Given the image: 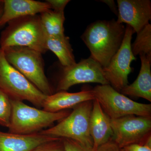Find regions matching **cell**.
<instances>
[{
	"instance_id": "obj_4",
	"label": "cell",
	"mask_w": 151,
	"mask_h": 151,
	"mask_svg": "<svg viewBox=\"0 0 151 151\" xmlns=\"http://www.w3.org/2000/svg\"><path fill=\"white\" fill-rule=\"evenodd\" d=\"M92 105L93 100L80 103L58 124L39 133L53 137L71 139L93 150V142L89 129Z\"/></svg>"
},
{
	"instance_id": "obj_11",
	"label": "cell",
	"mask_w": 151,
	"mask_h": 151,
	"mask_svg": "<svg viewBox=\"0 0 151 151\" xmlns=\"http://www.w3.org/2000/svg\"><path fill=\"white\" fill-rule=\"evenodd\" d=\"M117 3L118 22L129 26L137 33L149 24L151 19L150 0H118Z\"/></svg>"
},
{
	"instance_id": "obj_14",
	"label": "cell",
	"mask_w": 151,
	"mask_h": 151,
	"mask_svg": "<svg viewBox=\"0 0 151 151\" xmlns=\"http://www.w3.org/2000/svg\"><path fill=\"white\" fill-rule=\"evenodd\" d=\"M94 99L92 89H85L74 93L60 91L46 96L42 108L45 111L55 113L73 109L80 103Z\"/></svg>"
},
{
	"instance_id": "obj_23",
	"label": "cell",
	"mask_w": 151,
	"mask_h": 151,
	"mask_svg": "<svg viewBox=\"0 0 151 151\" xmlns=\"http://www.w3.org/2000/svg\"><path fill=\"white\" fill-rule=\"evenodd\" d=\"M121 151H151V137L144 144H134L121 148Z\"/></svg>"
},
{
	"instance_id": "obj_25",
	"label": "cell",
	"mask_w": 151,
	"mask_h": 151,
	"mask_svg": "<svg viewBox=\"0 0 151 151\" xmlns=\"http://www.w3.org/2000/svg\"><path fill=\"white\" fill-rule=\"evenodd\" d=\"M94 151H121V148L113 139L100 146Z\"/></svg>"
},
{
	"instance_id": "obj_18",
	"label": "cell",
	"mask_w": 151,
	"mask_h": 151,
	"mask_svg": "<svg viewBox=\"0 0 151 151\" xmlns=\"http://www.w3.org/2000/svg\"><path fill=\"white\" fill-rule=\"evenodd\" d=\"M40 17L45 36L62 37L65 35L63 27L65 20L64 12H55L50 9L41 13Z\"/></svg>"
},
{
	"instance_id": "obj_1",
	"label": "cell",
	"mask_w": 151,
	"mask_h": 151,
	"mask_svg": "<svg viewBox=\"0 0 151 151\" xmlns=\"http://www.w3.org/2000/svg\"><path fill=\"white\" fill-rule=\"evenodd\" d=\"M125 31L123 24L115 19L99 20L87 27L81 38L91 52L90 57L104 68L120 48Z\"/></svg>"
},
{
	"instance_id": "obj_27",
	"label": "cell",
	"mask_w": 151,
	"mask_h": 151,
	"mask_svg": "<svg viewBox=\"0 0 151 151\" xmlns=\"http://www.w3.org/2000/svg\"><path fill=\"white\" fill-rule=\"evenodd\" d=\"M3 10V1L0 0V17L2 14Z\"/></svg>"
},
{
	"instance_id": "obj_3",
	"label": "cell",
	"mask_w": 151,
	"mask_h": 151,
	"mask_svg": "<svg viewBox=\"0 0 151 151\" xmlns=\"http://www.w3.org/2000/svg\"><path fill=\"white\" fill-rule=\"evenodd\" d=\"M12 115L9 132L20 134L39 133L55 122H60L68 116L71 111L64 110L50 112L30 107L21 100L11 99Z\"/></svg>"
},
{
	"instance_id": "obj_7",
	"label": "cell",
	"mask_w": 151,
	"mask_h": 151,
	"mask_svg": "<svg viewBox=\"0 0 151 151\" xmlns=\"http://www.w3.org/2000/svg\"><path fill=\"white\" fill-rule=\"evenodd\" d=\"M95 99L111 119L129 115L151 116V104L137 103L116 91L110 84L97 85L92 89Z\"/></svg>"
},
{
	"instance_id": "obj_15",
	"label": "cell",
	"mask_w": 151,
	"mask_h": 151,
	"mask_svg": "<svg viewBox=\"0 0 151 151\" xmlns=\"http://www.w3.org/2000/svg\"><path fill=\"white\" fill-rule=\"evenodd\" d=\"M89 129L93 142V151L113 139L111 119L103 111L100 103L96 99L93 100Z\"/></svg>"
},
{
	"instance_id": "obj_12",
	"label": "cell",
	"mask_w": 151,
	"mask_h": 151,
	"mask_svg": "<svg viewBox=\"0 0 151 151\" xmlns=\"http://www.w3.org/2000/svg\"><path fill=\"white\" fill-rule=\"evenodd\" d=\"M51 9L45 2L34 0H4L0 28L9 22L19 18L35 15Z\"/></svg>"
},
{
	"instance_id": "obj_22",
	"label": "cell",
	"mask_w": 151,
	"mask_h": 151,
	"mask_svg": "<svg viewBox=\"0 0 151 151\" xmlns=\"http://www.w3.org/2000/svg\"><path fill=\"white\" fill-rule=\"evenodd\" d=\"M64 144V151H93L92 149L86 148L76 141L63 138Z\"/></svg>"
},
{
	"instance_id": "obj_9",
	"label": "cell",
	"mask_w": 151,
	"mask_h": 151,
	"mask_svg": "<svg viewBox=\"0 0 151 151\" xmlns=\"http://www.w3.org/2000/svg\"><path fill=\"white\" fill-rule=\"evenodd\" d=\"M113 140L120 148L144 144L151 137V116L129 115L111 119Z\"/></svg>"
},
{
	"instance_id": "obj_10",
	"label": "cell",
	"mask_w": 151,
	"mask_h": 151,
	"mask_svg": "<svg viewBox=\"0 0 151 151\" xmlns=\"http://www.w3.org/2000/svg\"><path fill=\"white\" fill-rule=\"evenodd\" d=\"M89 83L109 84L103 74V67L90 57L70 66L62 67L56 90L66 91L76 84Z\"/></svg>"
},
{
	"instance_id": "obj_17",
	"label": "cell",
	"mask_w": 151,
	"mask_h": 151,
	"mask_svg": "<svg viewBox=\"0 0 151 151\" xmlns=\"http://www.w3.org/2000/svg\"><path fill=\"white\" fill-rule=\"evenodd\" d=\"M45 46L47 50H50L56 55L62 67L70 66L76 63L68 37L45 36Z\"/></svg>"
},
{
	"instance_id": "obj_21",
	"label": "cell",
	"mask_w": 151,
	"mask_h": 151,
	"mask_svg": "<svg viewBox=\"0 0 151 151\" xmlns=\"http://www.w3.org/2000/svg\"><path fill=\"white\" fill-rule=\"evenodd\" d=\"M32 151H64V144L62 138L45 143Z\"/></svg>"
},
{
	"instance_id": "obj_13",
	"label": "cell",
	"mask_w": 151,
	"mask_h": 151,
	"mask_svg": "<svg viewBox=\"0 0 151 151\" xmlns=\"http://www.w3.org/2000/svg\"><path fill=\"white\" fill-rule=\"evenodd\" d=\"M57 138L39 133L20 134L0 131V151H32L41 145Z\"/></svg>"
},
{
	"instance_id": "obj_5",
	"label": "cell",
	"mask_w": 151,
	"mask_h": 151,
	"mask_svg": "<svg viewBox=\"0 0 151 151\" xmlns=\"http://www.w3.org/2000/svg\"><path fill=\"white\" fill-rule=\"evenodd\" d=\"M6 60L46 96L53 94L47 78L42 53L23 47H11L2 49Z\"/></svg>"
},
{
	"instance_id": "obj_19",
	"label": "cell",
	"mask_w": 151,
	"mask_h": 151,
	"mask_svg": "<svg viewBox=\"0 0 151 151\" xmlns=\"http://www.w3.org/2000/svg\"><path fill=\"white\" fill-rule=\"evenodd\" d=\"M134 56L145 55L151 58V25L150 23L137 33L134 43L131 45Z\"/></svg>"
},
{
	"instance_id": "obj_8",
	"label": "cell",
	"mask_w": 151,
	"mask_h": 151,
	"mask_svg": "<svg viewBox=\"0 0 151 151\" xmlns=\"http://www.w3.org/2000/svg\"><path fill=\"white\" fill-rule=\"evenodd\" d=\"M134 31L127 25L124 40L120 48L108 66L103 68V73L109 84L116 91H121L129 85L128 76L132 71L131 63L136 58L132 53V40Z\"/></svg>"
},
{
	"instance_id": "obj_2",
	"label": "cell",
	"mask_w": 151,
	"mask_h": 151,
	"mask_svg": "<svg viewBox=\"0 0 151 151\" xmlns=\"http://www.w3.org/2000/svg\"><path fill=\"white\" fill-rule=\"evenodd\" d=\"M8 24L1 33L0 47L2 49L17 46L32 49L42 54L47 51L40 15L19 18Z\"/></svg>"
},
{
	"instance_id": "obj_6",
	"label": "cell",
	"mask_w": 151,
	"mask_h": 151,
	"mask_svg": "<svg viewBox=\"0 0 151 151\" xmlns=\"http://www.w3.org/2000/svg\"><path fill=\"white\" fill-rule=\"evenodd\" d=\"M0 90L11 99L29 101L38 108H42L46 97L9 63L1 47Z\"/></svg>"
},
{
	"instance_id": "obj_20",
	"label": "cell",
	"mask_w": 151,
	"mask_h": 151,
	"mask_svg": "<svg viewBox=\"0 0 151 151\" xmlns=\"http://www.w3.org/2000/svg\"><path fill=\"white\" fill-rule=\"evenodd\" d=\"M12 115L10 98L0 90V125L9 128Z\"/></svg>"
},
{
	"instance_id": "obj_16",
	"label": "cell",
	"mask_w": 151,
	"mask_h": 151,
	"mask_svg": "<svg viewBox=\"0 0 151 151\" xmlns=\"http://www.w3.org/2000/svg\"><path fill=\"white\" fill-rule=\"evenodd\" d=\"M141 67L137 79L121 91L125 95L141 97L151 102V58L145 55H140Z\"/></svg>"
},
{
	"instance_id": "obj_26",
	"label": "cell",
	"mask_w": 151,
	"mask_h": 151,
	"mask_svg": "<svg viewBox=\"0 0 151 151\" xmlns=\"http://www.w3.org/2000/svg\"><path fill=\"white\" fill-rule=\"evenodd\" d=\"M103 2L105 3V4H107L109 7L111 8L112 11H113V12L115 13V14L118 15V12L116 10V5H115V2L113 1H102Z\"/></svg>"
},
{
	"instance_id": "obj_24",
	"label": "cell",
	"mask_w": 151,
	"mask_h": 151,
	"mask_svg": "<svg viewBox=\"0 0 151 151\" xmlns=\"http://www.w3.org/2000/svg\"><path fill=\"white\" fill-rule=\"evenodd\" d=\"M70 1L68 0H47V3L52 10L55 12H64L66 5Z\"/></svg>"
}]
</instances>
